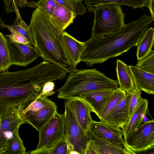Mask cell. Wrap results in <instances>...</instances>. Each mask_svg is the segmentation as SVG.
Returning <instances> with one entry per match:
<instances>
[{
    "mask_svg": "<svg viewBox=\"0 0 154 154\" xmlns=\"http://www.w3.org/2000/svg\"><path fill=\"white\" fill-rule=\"evenodd\" d=\"M136 66L144 71L154 74V51L145 57L139 60Z\"/></svg>",
    "mask_w": 154,
    "mask_h": 154,
    "instance_id": "cell-29",
    "label": "cell"
},
{
    "mask_svg": "<svg viewBox=\"0 0 154 154\" xmlns=\"http://www.w3.org/2000/svg\"><path fill=\"white\" fill-rule=\"evenodd\" d=\"M7 39L0 32V72L8 69L11 65Z\"/></svg>",
    "mask_w": 154,
    "mask_h": 154,
    "instance_id": "cell-27",
    "label": "cell"
},
{
    "mask_svg": "<svg viewBox=\"0 0 154 154\" xmlns=\"http://www.w3.org/2000/svg\"><path fill=\"white\" fill-rule=\"evenodd\" d=\"M126 94V93L119 87L114 90L98 117L100 120H101L104 119Z\"/></svg>",
    "mask_w": 154,
    "mask_h": 154,
    "instance_id": "cell-26",
    "label": "cell"
},
{
    "mask_svg": "<svg viewBox=\"0 0 154 154\" xmlns=\"http://www.w3.org/2000/svg\"><path fill=\"white\" fill-rule=\"evenodd\" d=\"M120 128L115 127L102 121H93L87 131L127 150L134 152L126 146L123 138L122 131Z\"/></svg>",
    "mask_w": 154,
    "mask_h": 154,
    "instance_id": "cell-12",
    "label": "cell"
},
{
    "mask_svg": "<svg viewBox=\"0 0 154 154\" xmlns=\"http://www.w3.org/2000/svg\"><path fill=\"white\" fill-rule=\"evenodd\" d=\"M26 152L23 141L17 130L7 141L1 154H25Z\"/></svg>",
    "mask_w": 154,
    "mask_h": 154,
    "instance_id": "cell-25",
    "label": "cell"
},
{
    "mask_svg": "<svg viewBox=\"0 0 154 154\" xmlns=\"http://www.w3.org/2000/svg\"><path fill=\"white\" fill-rule=\"evenodd\" d=\"M54 84L52 81L47 82L43 86L40 96L47 97L54 94L55 92L54 91Z\"/></svg>",
    "mask_w": 154,
    "mask_h": 154,
    "instance_id": "cell-34",
    "label": "cell"
},
{
    "mask_svg": "<svg viewBox=\"0 0 154 154\" xmlns=\"http://www.w3.org/2000/svg\"><path fill=\"white\" fill-rule=\"evenodd\" d=\"M118 82L107 77L96 69L75 70L67 78L64 84L57 90V97L67 100L80 98L87 93L119 88Z\"/></svg>",
    "mask_w": 154,
    "mask_h": 154,
    "instance_id": "cell-4",
    "label": "cell"
},
{
    "mask_svg": "<svg viewBox=\"0 0 154 154\" xmlns=\"http://www.w3.org/2000/svg\"><path fill=\"white\" fill-rule=\"evenodd\" d=\"M75 1H81V0H75Z\"/></svg>",
    "mask_w": 154,
    "mask_h": 154,
    "instance_id": "cell-40",
    "label": "cell"
},
{
    "mask_svg": "<svg viewBox=\"0 0 154 154\" xmlns=\"http://www.w3.org/2000/svg\"><path fill=\"white\" fill-rule=\"evenodd\" d=\"M65 139L69 154H85L89 138L79 124L69 99L65 102Z\"/></svg>",
    "mask_w": 154,
    "mask_h": 154,
    "instance_id": "cell-6",
    "label": "cell"
},
{
    "mask_svg": "<svg viewBox=\"0 0 154 154\" xmlns=\"http://www.w3.org/2000/svg\"><path fill=\"white\" fill-rule=\"evenodd\" d=\"M93 12L94 16L91 37L98 38L114 33L121 29L125 25V14L119 4L99 5Z\"/></svg>",
    "mask_w": 154,
    "mask_h": 154,
    "instance_id": "cell-5",
    "label": "cell"
},
{
    "mask_svg": "<svg viewBox=\"0 0 154 154\" xmlns=\"http://www.w3.org/2000/svg\"><path fill=\"white\" fill-rule=\"evenodd\" d=\"M154 20L151 16L144 14L117 32L98 38L91 37L84 42L85 48L81 61L92 66L128 51L136 45Z\"/></svg>",
    "mask_w": 154,
    "mask_h": 154,
    "instance_id": "cell-2",
    "label": "cell"
},
{
    "mask_svg": "<svg viewBox=\"0 0 154 154\" xmlns=\"http://www.w3.org/2000/svg\"><path fill=\"white\" fill-rule=\"evenodd\" d=\"M113 90H109L92 91L83 95L80 98L83 99L89 105L91 112L95 113L99 117Z\"/></svg>",
    "mask_w": 154,
    "mask_h": 154,
    "instance_id": "cell-18",
    "label": "cell"
},
{
    "mask_svg": "<svg viewBox=\"0 0 154 154\" xmlns=\"http://www.w3.org/2000/svg\"><path fill=\"white\" fill-rule=\"evenodd\" d=\"M148 0H85L88 11L93 12L98 5L116 4L131 6L133 8H142L146 6Z\"/></svg>",
    "mask_w": 154,
    "mask_h": 154,
    "instance_id": "cell-22",
    "label": "cell"
},
{
    "mask_svg": "<svg viewBox=\"0 0 154 154\" xmlns=\"http://www.w3.org/2000/svg\"><path fill=\"white\" fill-rule=\"evenodd\" d=\"M1 123H2L1 119L0 117V127L1 125Z\"/></svg>",
    "mask_w": 154,
    "mask_h": 154,
    "instance_id": "cell-39",
    "label": "cell"
},
{
    "mask_svg": "<svg viewBox=\"0 0 154 154\" xmlns=\"http://www.w3.org/2000/svg\"><path fill=\"white\" fill-rule=\"evenodd\" d=\"M11 33L5 35L6 37L10 41L17 43L29 44H30L27 39L20 33L12 30H10Z\"/></svg>",
    "mask_w": 154,
    "mask_h": 154,
    "instance_id": "cell-32",
    "label": "cell"
},
{
    "mask_svg": "<svg viewBox=\"0 0 154 154\" xmlns=\"http://www.w3.org/2000/svg\"><path fill=\"white\" fill-rule=\"evenodd\" d=\"M28 2L26 0H19V7L20 8L26 6Z\"/></svg>",
    "mask_w": 154,
    "mask_h": 154,
    "instance_id": "cell-38",
    "label": "cell"
},
{
    "mask_svg": "<svg viewBox=\"0 0 154 154\" xmlns=\"http://www.w3.org/2000/svg\"><path fill=\"white\" fill-rule=\"evenodd\" d=\"M57 112L55 103L47 97L40 96L27 107L19 108L24 123H28L38 131Z\"/></svg>",
    "mask_w": 154,
    "mask_h": 154,
    "instance_id": "cell-7",
    "label": "cell"
},
{
    "mask_svg": "<svg viewBox=\"0 0 154 154\" xmlns=\"http://www.w3.org/2000/svg\"><path fill=\"white\" fill-rule=\"evenodd\" d=\"M19 107L9 108L0 116L2 121L0 127V154L7 141L18 130L21 125L24 124L20 114Z\"/></svg>",
    "mask_w": 154,
    "mask_h": 154,
    "instance_id": "cell-10",
    "label": "cell"
},
{
    "mask_svg": "<svg viewBox=\"0 0 154 154\" xmlns=\"http://www.w3.org/2000/svg\"><path fill=\"white\" fill-rule=\"evenodd\" d=\"M38 144L36 149L26 154H39L42 151L52 149L65 138V126L64 113L56 112L40 129Z\"/></svg>",
    "mask_w": 154,
    "mask_h": 154,
    "instance_id": "cell-8",
    "label": "cell"
},
{
    "mask_svg": "<svg viewBox=\"0 0 154 154\" xmlns=\"http://www.w3.org/2000/svg\"><path fill=\"white\" fill-rule=\"evenodd\" d=\"M116 72L119 87L127 94L134 87L132 74L129 66L121 60L116 61Z\"/></svg>",
    "mask_w": 154,
    "mask_h": 154,
    "instance_id": "cell-21",
    "label": "cell"
},
{
    "mask_svg": "<svg viewBox=\"0 0 154 154\" xmlns=\"http://www.w3.org/2000/svg\"><path fill=\"white\" fill-rule=\"evenodd\" d=\"M39 154H69L65 138L52 149L41 152Z\"/></svg>",
    "mask_w": 154,
    "mask_h": 154,
    "instance_id": "cell-31",
    "label": "cell"
},
{
    "mask_svg": "<svg viewBox=\"0 0 154 154\" xmlns=\"http://www.w3.org/2000/svg\"><path fill=\"white\" fill-rule=\"evenodd\" d=\"M154 40V29L152 27L148 28L136 45L138 60L145 57L152 52Z\"/></svg>",
    "mask_w": 154,
    "mask_h": 154,
    "instance_id": "cell-23",
    "label": "cell"
},
{
    "mask_svg": "<svg viewBox=\"0 0 154 154\" xmlns=\"http://www.w3.org/2000/svg\"><path fill=\"white\" fill-rule=\"evenodd\" d=\"M70 0L72 2L74 10L77 15H82L86 12L87 9L81 0L77 1L75 0Z\"/></svg>",
    "mask_w": 154,
    "mask_h": 154,
    "instance_id": "cell-35",
    "label": "cell"
},
{
    "mask_svg": "<svg viewBox=\"0 0 154 154\" xmlns=\"http://www.w3.org/2000/svg\"><path fill=\"white\" fill-rule=\"evenodd\" d=\"M74 11H72L56 2L54 11L49 16L52 22L60 29L64 31L73 22L76 17Z\"/></svg>",
    "mask_w": 154,
    "mask_h": 154,
    "instance_id": "cell-19",
    "label": "cell"
},
{
    "mask_svg": "<svg viewBox=\"0 0 154 154\" xmlns=\"http://www.w3.org/2000/svg\"><path fill=\"white\" fill-rule=\"evenodd\" d=\"M154 0H148L146 6L149 9L151 14V16L154 19Z\"/></svg>",
    "mask_w": 154,
    "mask_h": 154,
    "instance_id": "cell-37",
    "label": "cell"
},
{
    "mask_svg": "<svg viewBox=\"0 0 154 154\" xmlns=\"http://www.w3.org/2000/svg\"><path fill=\"white\" fill-rule=\"evenodd\" d=\"M89 138L85 154H134L87 131Z\"/></svg>",
    "mask_w": 154,
    "mask_h": 154,
    "instance_id": "cell-13",
    "label": "cell"
},
{
    "mask_svg": "<svg viewBox=\"0 0 154 154\" xmlns=\"http://www.w3.org/2000/svg\"><path fill=\"white\" fill-rule=\"evenodd\" d=\"M53 80L43 62L25 70L0 72V116L9 108L29 105L41 95L44 85Z\"/></svg>",
    "mask_w": 154,
    "mask_h": 154,
    "instance_id": "cell-1",
    "label": "cell"
},
{
    "mask_svg": "<svg viewBox=\"0 0 154 154\" xmlns=\"http://www.w3.org/2000/svg\"><path fill=\"white\" fill-rule=\"evenodd\" d=\"M5 10L7 13L15 12L17 16L20 15L18 9L19 0H4Z\"/></svg>",
    "mask_w": 154,
    "mask_h": 154,
    "instance_id": "cell-33",
    "label": "cell"
},
{
    "mask_svg": "<svg viewBox=\"0 0 154 154\" xmlns=\"http://www.w3.org/2000/svg\"><path fill=\"white\" fill-rule=\"evenodd\" d=\"M128 93L129 94L128 110L130 119L143 98L141 96V91L135 86L131 91Z\"/></svg>",
    "mask_w": 154,
    "mask_h": 154,
    "instance_id": "cell-28",
    "label": "cell"
},
{
    "mask_svg": "<svg viewBox=\"0 0 154 154\" xmlns=\"http://www.w3.org/2000/svg\"><path fill=\"white\" fill-rule=\"evenodd\" d=\"M7 39L11 65L26 67L40 56L32 44L18 43Z\"/></svg>",
    "mask_w": 154,
    "mask_h": 154,
    "instance_id": "cell-11",
    "label": "cell"
},
{
    "mask_svg": "<svg viewBox=\"0 0 154 154\" xmlns=\"http://www.w3.org/2000/svg\"><path fill=\"white\" fill-rule=\"evenodd\" d=\"M148 100L143 98L128 122L122 127L124 141L142 124L148 111Z\"/></svg>",
    "mask_w": 154,
    "mask_h": 154,
    "instance_id": "cell-17",
    "label": "cell"
},
{
    "mask_svg": "<svg viewBox=\"0 0 154 154\" xmlns=\"http://www.w3.org/2000/svg\"><path fill=\"white\" fill-rule=\"evenodd\" d=\"M134 86L150 94H154V74L144 71L136 66H129Z\"/></svg>",
    "mask_w": 154,
    "mask_h": 154,
    "instance_id": "cell-16",
    "label": "cell"
},
{
    "mask_svg": "<svg viewBox=\"0 0 154 154\" xmlns=\"http://www.w3.org/2000/svg\"><path fill=\"white\" fill-rule=\"evenodd\" d=\"M64 50L74 66L76 67L81 62V58L85 48L84 42H80L63 31L61 35Z\"/></svg>",
    "mask_w": 154,
    "mask_h": 154,
    "instance_id": "cell-15",
    "label": "cell"
},
{
    "mask_svg": "<svg viewBox=\"0 0 154 154\" xmlns=\"http://www.w3.org/2000/svg\"><path fill=\"white\" fill-rule=\"evenodd\" d=\"M0 27L7 29L9 30H12L20 33L25 37L30 44L34 46V40L30 27L23 20L20 15L17 16L11 25L5 24L0 17Z\"/></svg>",
    "mask_w": 154,
    "mask_h": 154,
    "instance_id": "cell-24",
    "label": "cell"
},
{
    "mask_svg": "<svg viewBox=\"0 0 154 154\" xmlns=\"http://www.w3.org/2000/svg\"><path fill=\"white\" fill-rule=\"evenodd\" d=\"M60 4L65 6L72 11H74L71 1L70 0H55Z\"/></svg>",
    "mask_w": 154,
    "mask_h": 154,
    "instance_id": "cell-36",
    "label": "cell"
},
{
    "mask_svg": "<svg viewBox=\"0 0 154 154\" xmlns=\"http://www.w3.org/2000/svg\"><path fill=\"white\" fill-rule=\"evenodd\" d=\"M74 109L78 121L82 128L87 131L93 120L91 108L83 99L75 98L68 99Z\"/></svg>",
    "mask_w": 154,
    "mask_h": 154,
    "instance_id": "cell-20",
    "label": "cell"
},
{
    "mask_svg": "<svg viewBox=\"0 0 154 154\" xmlns=\"http://www.w3.org/2000/svg\"><path fill=\"white\" fill-rule=\"evenodd\" d=\"M129 97V94H127L109 113L100 121L114 127L121 128L129 119L128 110Z\"/></svg>",
    "mask_w": 154,
    "mask_h": 154,
    "instance_id": "cell-14",
    "label": "cell"
},
{
    "mask_svg": "<svg viewBox=\"0 0 154 154\" xmlns=\"http://www.w3.org/2000/svg\"><path fill=\"white\" fill-rule=\"evenodd\" d=\"M29 26L34 46L43 61L55 64L70 74L77 69L63 46L61 35L63 31L52 22L49 16L37 8L32 13Z\"/></svg>",
    "mask_w": 154,
    "mask_h": 154,
    "instance_id": "cell-3",
    "label": "cell"
},
{
    "mask_svg": "<svg viewBox=\"0 0 154 154\" xmlns=\"http://www.w3.org/2000/svg\"><path fill=\"white\" fill-rule=\"evenodd\" d=\"M124 142L135 154L154 148V120L144 122Z\"/></svg>",
    "mask_w": 154,
    "mask_h": 154,
    "instance_id": "cell-9",
    "label": "cell"
},
{
    "mask_svg": "<svg viewBox=\"0 0 154 154\" xmlns=\"http://www.w3.org/2000/svg\"><path fill=\"white\" fill-rule=\"evenodd\" d=\"M35 8H38L49 16L52 14L56 5L55 0H38L35 3Z\"/></svg>",
    "mask_w": 154,
    "mask_h": 154,
    "instance_id": "cell-30",
    "label": "cell"
}]
</instances>
